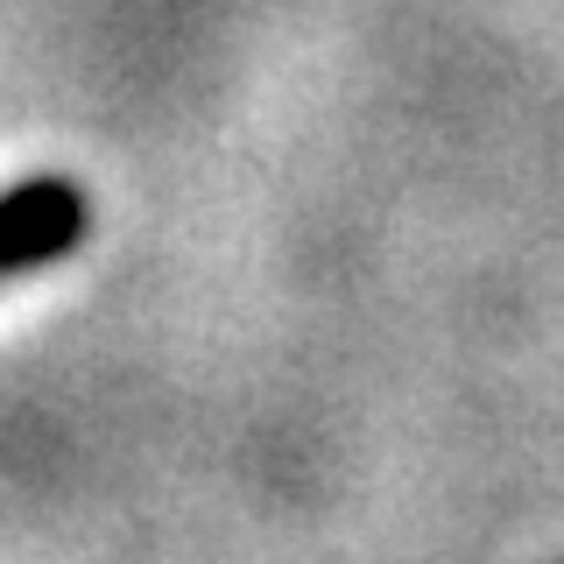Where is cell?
Here are the masks:
<instances>
[{
	"instance_id": "obj_1",
	"label": "cell",
	"mask_w": 564,
	"mask_h": 564,
	"mask_svg": "<svg viewBox=\"0 0 564 564\" xmlns=\"http://www.w3.org/2000/svg\"><path fill=\"white\" fill-rule=\"evenodd\" d=\"M85 226H93V212H85V191L70 176L8 184L0 191V282L43 269V261H64L85 240Z\"/></svg>"
}]
</instances>
